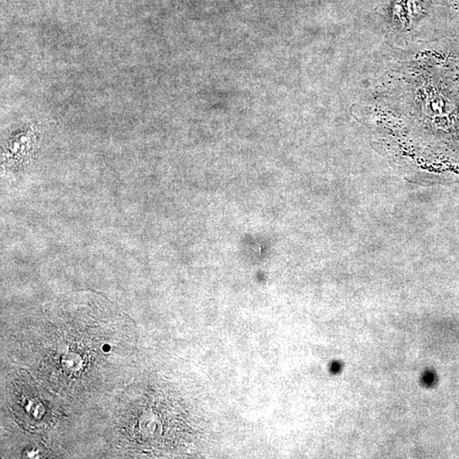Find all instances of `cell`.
Instances as JSON below:
<instances>
[{"label": "cell", "mask_w": 459, "mask_h": 459, "mask_svg": "<svg viewBox=\"0 0 459 459\" xmlns=\"http://www.w3.org/2000/svg\"><path fill=\"white\" fill-rule=\"evenodd\" d=\"M17 413L23 415L24 422L38 423L45 421L47 409L41 397L31 395L28 390L17 391Z\"/></svg>", "instance_id": "1"}]
</instances>
